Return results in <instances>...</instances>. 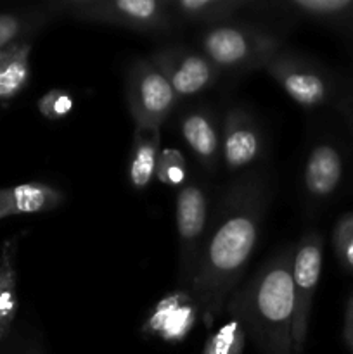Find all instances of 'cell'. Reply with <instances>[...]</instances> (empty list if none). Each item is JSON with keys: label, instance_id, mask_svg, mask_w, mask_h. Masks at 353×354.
Masks as SVG:
<instances>
[{"label": "cell", "instance_id": "6da1fadb", "mask_svg": "<svg viewBox=\"0 0 353 354\" xmlns=\"http://www.w3.org/2000/svg\"><path fill=\"white\" fill-rule=\"evenodd\" d=\"M270 201V175L253 168L235 176L215 206L189 289L199 308L201 320L210 330L248 268Z\"/></svg>", "mask_w": 353, "mask_h": 354}, {"label": "cell", "instance_id": "7a4b0ae2", "mask_svg": "<svg viewBox=\"0 0 353 354\" xmlns=\"http://www.w3.org/2000/svg\"><path fill=\"white\" fill-rule=\"evenodd\" d=\"M294 244L280 248L225 304L262 354H293Z\"/></svg>", "mask_w": 353, "mask_h": 354}, {"label": "cell", "instance_id": "3957f363", "mask_svg": "<svg viewBox=\"0 0 353 354\" xmlns=\"http://www.w3.org/2000/svg\"><path fill=\"white\" fill-rule=\"evenodd\" d=\"M263 71L305 109L331 111L336 114L341 106L353 75L341 73L320 61L294 50L282 48L266 61Z\"/></svg>", "mask_w": 353, "mask_h": 354}, {"label": "cell", "instance_id": "277c9868", "mask_svg": "<svg viewBox=\"0 0 353 354\" xmlns=\"http://www.w3.org/2000/svg\"><path fill=\"white\" fill-rule=\"evenodd\" d=\"M301 189L308 213L317 214L353 190V135L324 131L311 140L301 173Z\"/></svg>", "mask_w": 353, "mask_h": 354}, {"label": "cell", "instance_id": "5b68a950", "mask_svg": "<svg viewBox=\"0 0 353 354\" xmlns=\"http://www.w3.org/2000/svg\"><path fill=\"white\" fill-rule=\"evenodd\" d=\"M197 45L221 73H244L263 69L270 57L284 48V33L263 23L230 21L203 28Z\"/></svg>", "mask_w": 353, "mask_h": 354}, {"label": "cell", "instance_id": "8992f818", "mask_svg": "<svg viewBox=\"0 0 353 354\" xmlns=\"http://www.w3.org/2000/svg\"><path fill=\"white\" fill-rule=\"evenodd\" d=\"M47 9L54 16L147 35H168L182 26L168 7V0H57L48 2Z\"/></svg>", "mask_w": 353, "mask_h": 354}, {"label": "cell", "instance_id": "52a82bcc", "mask_svg": "<svg viewBox=\"0 0 353 354\" xmlns=\"http://www.w3.org/2000/svg\"><path fill=\"white\" fill-rule=\"evenodd\" d=\"M210 194L199 182H187L176 194L175 221L179 237V283L189 292L210 227Z\"/></svg>", "mask_w": 353, "mask_h": 354}, {"label": "cell", "instance_id": "ba28073f", "mask_svg": "<svg viewBox=\"0 0 353 354\" xmlns=\"http://www.w3.org/2000/svg\"><path fill=\"white\" fill-rule=\"evenodd\" d=\"M127 104L135 127L159 128L175 111L179 97L149 57L135 59L127 71Z\"/></svg>", "mask_w": 353, "mask_h": 354}, {"label": "cell", "instance_id": "9c48e42d", "mask_svg": "<svg viewBox=\"0 0 353 354\" xmlns=\"http://www.w3.org/2000/svg\"><path fill=\"white\" fill-rule=\"evenodd\" d=\"M322 261H324V237L318 230L310 228L294 244V311L293 328H291L293 354H303L305 344H307L311 304H314L315 290H317L318 280H320Z\"/></svg>", "mask_w": 353, "mask_h": 354}, {"label": "cell", "instance_id": "30bf717a", "mask_svg": "<svg viewBox=\"0 0 353 354\" xmlns=\"http://www.w3.org/2000/svg\"><path fill=\"white\" fill-rule=\"evenodd\" d=\"M149 59L165 75L179 99L206 92L221 75L208 55L187 45H165L156 48Z\"/></svg>", "mask_w": 353, "mask_h": 354}, {"label": "cell", "instance_id": "8fae6325", "mask_svg": "<svg viewBox=\"0 0 353 354\" xmlns=\"http://www.w3.org/2000/svg\"><path fill=\"white\" fill-rule=\"evenodd\" d=\"M263 156V133L251 111L232 104L221 118V161L228 171L244 173Z\"/></svg>", "mask_w": 353, "mask_h": 354}, {"label": "cell", "instance_id": "7c38bea8", "mask_svg": "<svg viewBox=\"0 0 353 354\" xmlns=\"http://www.w3.org/2000/svg\"><path fill=\"white\" fill-rule=\"evenodd\" d=\"M256 9L279 10L332 31L353 57V0H284L256 3Z\"/></svg>", "mask_w": 353, "mask_h": 354}, {"label": "cell", "instance_id": "4fadbf2b", "mask_svg": "<svg viewBox=\"0 0 353 354\" xmlns=\"http://www.w3.org/2000/svg\"><path fill=\"white\" fill-rule=\"evenodd\" d=\"M180 133L206 171L215 173L221 161V120L208 104L185 107L180 116Z\"/></svg>", "mask_w": 353, "mask_h": 354}, {"label": "cell", "instance_id": "5bb4252c", "mask_svg": "<svg viewBox=\"0 0 353 354\" xmlns=\"http://www.w3.org/2000/svg\"><path fill=\"white\" fill-rule=\"evenodd\" d=\"M199 317V308L185 290H175L154 304L142 324L145 337L161 339L165 342H180L190 334Z\"/></svg>", "mask_w": 353, "mask_h": 354}, {"label": "cell", "instance_id": "9a60e30c", "mask_svg": "<svg viewBox=\"0 0 353 354\" xmlns=\"http://www.w3.org/2000/svg\"><path fill=\"white\" fill-rule=\"evenodd\" d=\"M168 7L180 24L190 23L203 28L235 21L239 12L255 9L251 0H168Z\"/></svg>", "mask_w": 353, "mask_h": 354}, {"label": "cell", "instance_id": "2e32d148", "mask_svg": "<svg viewBox=\"0 0 353 354\" xmlns=\"http://www.w3.org/2000/svg\"><path fill=\"white\" fill-rule=\"evenodd\" d=\"M161 152L159 128L135 127L132 140L130 161H128V180L137 190H144L156 176V165Z\"/></svg>", "mask_w": 353, "mask_h": 354}, {"label": "cell", "instance_id": "e0dca14e", "mask_svg": "<svg viewBox=\"0 0 353 354\" xmlns=\"http://www.w3.org/2000/svg\"><path fill=\"white\" fill-rule=\"evenodd\" d=\"M30 54V38H23L0 52V99H12L26 86Z\"/></svg>", "mask_w": 353, "mask_h": 354}, {"label": "cell", "instance_id": "ac0fdd59", "mask_svg": "<svg viewBox=\"0 0 353 354\" xmlns=\"http://www.w3.org/2000/svg\"><path fill=\"white\" fill-rule=\"evenodd\" d=\"M7 214L14 213H44L57 209L64 203L66 196L62 190L54 189L45 183H26L12 190L3 192Z\"/></svg>", "mask_w": 353, "mask_h": 354}, {"label": "cell", "instance_id": "d6986e66", "mask_svg": "<svg viewBox=\"0 0 353 354\" xmlns=\"http://www.w3.org/2000/svg\"><path fill=\"white\" fill-rule=\"evenodd\" d=\"M54 14L47 9H35L28 12L0 14V52L9 45L23 40L24 35L33 33L48 23Z\"/></svg>", "mask_w": 353, "mask_h": 354}, {"label": "cell", "instance_id": "ffe728a7", "mask_svg": "<svg viewBox=\"0 0 353 354\" xmlns=\"http://www.w3.org/2000/svg\"><path fill=\"white\" fill-rule=\"evenodd\" d=\"M17 311L14 242H7L0 258V339L7 334Z\"/></svg>", "mask_w": 353, "mask_h": 354}, {"label": "cell", "instance_id": "44dd1931", "mask_svg": "<svg viewBox=\"0 0 353 354\" xmlns=\"http://www.w3.org/2000/svg\"><path fill=\"white\" fill-rule=\"evenodd\" d=\"M246 328L235 317H230L217 332L210 335L201 354H242L246 346Z\"/></svg>", "mask_w": 353, "mask_h": 354}, {"label": "cell", "instance_id": "7402d4cb", "mask_svg": "<svg viewBox=\"0 0 353 354\" xmlns=\"http://www.w3.org/2000/svg\"><path fill=\"white\" fill-rule=\"evenodd\" d=\"M187 176H189V168L182 152L173 147L161 149L156 165V178L168 187L182 189L187 183Z\"/></svg>", "mask_w": 353, "mask_h": 354}, {"label": "cell", "instance_id": "603a6c76", "mask_svg": "<svg viewBox=\"0 0 353 354\" xmlns=\"http://www.w3.org/2000/svg\"><path fill=\"white\" fill-rule=\"evenodd\" d=\"M331 241L341 268L353 273V211H346L336 220Z\"/></svg>", "mask_w": 353, "mask_h": 354}, {"label": "cell", "instance_id": "cb8c5ba5", "mask_svg": "<svg viewBox=\"0 0 353 354\" xmlns=\"http://www.w3.org/2000/svg\"><path fill=\"white\" fill-rule=\"evenodd\" d=\"M73 107H75V97H73V93L61 88L51 90V92H47L38 100V111H40V114L51 121L64 120L66 116L71 114Z\"/></svg>", "mask_w": 353, "mask_h": 354}, {"label": "cell", "instance_id": "d4e9b609", "mask_svg": "<svg viewBox=\"0 0 353 354\" xmlns=\"http://www.w3.org/2000/svg\"><path fill=\"white\" fill-rule=\"evenodd\" d=\"M336 116L345 123V127L352 131L353 135V83L350 85L348 92H346L345 99H343L341 106L336 111Z\"/></svg>", "mask_w": 353, "mask_h": 354}, {"label": "cell", "instance_id": "484cf974", "mask_svg": "<svg viewBox=\"0 0 353 354\" xmlns=\"http://www.w3.org/2000/svg\"><path fill=\"white\" fill-rule=\"evenodd\" d=\"M343 341L350 354H353V294L346 301L345 320H343Z\"/></svg>", "mask_w": 353, "mask_h": 354}]
</instances>
